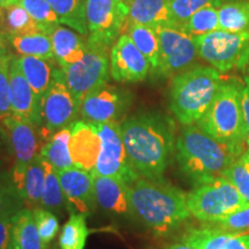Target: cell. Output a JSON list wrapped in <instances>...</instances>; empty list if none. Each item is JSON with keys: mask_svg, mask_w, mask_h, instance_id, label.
Segmentation results:
<instances>
[{"mask_svg": "<svg viewBox=\"0 0 249 249\" xmlns=\"http://www.w3.org/2000/svg\"><path fill=\"white\" fill-rule=\"evenodd\" d=\"M130 166L140 178L164 179L176 151V124L160 112H140L121 123Z\"/></svg>", "mask_w": 249, "mask_h": 249, "instance_id": "cell-1", "label": "cell"}, {"mask_svg": "<svg viewBox=\"0 0 249 249\" xmlns=\"http://www.w3.org/2000/svg\"><path fill=\"white\" fill-rule=\"evenodd\" d=\"M130 214L156 236L178 230L192 216L187 194L164 179L139 178L129 185Z\"/></svg>", "mask_w": 249, "mask_h": 249, "instance_id": "cell-2", "label": "cell"}, {"mask_svg": "<svg viewBox=\"0 0 249 249\" xmlns=\"http://www.w3.org/2000/svg\"><path fill=\"white\" fill-rule=\"evenodd\" d=\"M176 158L181 173L197 186L223 177L240 157L195 124L185 126L177 139Z\"/></svg>", "mask_w": 249, "mask_h": 249, "instance_id": "cell-3", "label": "cell"}, {"mask_svg": "<svg viewBox=\"0 0 249 249\" xmlns=\"http://www.w3.org/2000/svg\"><path fill=\"white\" fill-rule=\"evenodd\" d=\"M244 83L236 80L223 81L204 116L196 123L200 128L226 144L238 157L247 145V135L242 112Z\"/></svg>", "mask_w": 249, "mask_h": 249, "instance_id": "cell-4", "label": "cell"}, {"mask_svg": "<svg viewBox=\"0 0 249 249\" xmlns=\"http://www.w3.org/2000/svg\"><path fill=\"white\" fill-rule=\"evenodd\" d=\"M222 75L211 66H196L174 76L170 108L183 126L195 124L213 103L222 86Z\"/></svg>", "mask_w": 249, "mask_h": 249, "instance_id": "cell-5", "label": "cell"}, {"mask_svg": "<svg viewBox=\"0 0 249 249\" xmlns=\"http://www.w3.org/2000/svg\"><path fill=\"white\" fill-rule=\"evenodd\" d=\"M187 204L192 216L207 225L249 207L235 187L224 177L194 186L187 194Z\"/></svg>", "mask_w": 249, "mask_h": 249, "instance_id": "cell-6", "label": "cell"}, {"mask_svg": "<svg viewBox=\"0 0 249 249\" xmlns=\"http://www.w3.org/2000/svg\"><path fill=\"white\" fill-rule=\"evenodd\" d=\"M108 46L87 38V51L75 64L60 67L65 81L77 104L93 90L107 83L110 76Z\"/></svg>", "mask_w": 249, "mask_h": 249, "instance_id": "cell-7", "label": "cell"}, {"mask_svg": "<svg viewBox=\"0 0 249 249\" xmlns=\"http://www.w3.org/2000/svg\"><path fill=\"white\" fill-rule=\"evenodd\" d=\"M198 57L219 73L246 68L249 60V31L230 33L218 29L194 37Z\"/></svg>", "mask_w": 249, "mask_h": 249, "instance_id": "cell-8", "label": "cell"}, {"mask_svg": "<svg viewBox=\"0 0 249 249\" xmlns=\"http://www.w3.org/2000/svg\"><path fill=\"white\" fill-rule=\"evenodd\" d=\"M0 138L4 140L14 158L11 176L17 187L28 166L39 155L43 147L40 144V130L35 124L13 114L0 123Z\"/></svg>", "mask_w": 249, "mask_h": 249, "instance_id": "cell-9", "label": "cell"}, {"mask_svg": "<svg viewBox=\"0 0 249 249\" xmlns=\"http://www.w3.org/2000/svg\"><path fill=\"white\" fill-rule=\"evenodd\" d=\"M80 107L71 95L60 68H54L53 79L42 102L40 136L49 141L53 134L75 123Z\"/></svg>", "mask_w": 249, "mask_h": 249, "instance_id": "cell-10", "label": "cell"}, {"mask_svg": "<svg viewBox=\"0 0 249 249\" xmlns=\"http://www.w3.org/2000/svg\"><path fill=\"white\" fill-rule=\"evenodd\" d=\"M160 39V76H177L192 68L198 57L194 37L176 24L155 28Z\"/></svg>", "mask_w": 249, "mask_h": 249, "instance_id": "cell-11", "label": "cell"}, {"mask_svg": "<svg viewBox=\"0 0 249 249\" xmlns=\"http://www.w3.org/2000/svg\"><path fill=\"white\" fill-rule=\"evenodd\" d=\"M132 103L133 95L129 90L105 83L83 99L80 114L83 121L92 124L123 123Z\"/></svg>", "mask_w": 249, "mask_h": 249, "instance_id": "cell-12", "label": "cell"}, {"mask_svg": "<svg viewBox=\"0 0 249 249\" xmlns=\"http://www.w3.org/2000/svg\"><path fill=\"white\" fill-rule=\"evenodd\" d=\"M88 38L110 48L127 24L128 5L124 0H87Z\"/></svg>", "mask_w": 249, "mask_h": 249, "instance_id": "cell-13", "label": "cell"}, {"mask_svg": "<svg viewBox=\"0 0 249 249\" xmlns=\"http://www.w3.org/2000/svg\"><path fill=\"white\" fill-rule=\"evenodd\" d=\"M102 140L101 152L92 173L124 180L127 185L140 177L130 166L121 135V123L96 124Z\"/></svg>", "mask_w": 249, "mask_h": 249, "instance_id": "cell-14", "label": "cell"}, {"mask_svg": "<svg viewBox=\"0 0 249 249\" xmlns=\"http://www.w3.org/2000/svg\"><path fill=\"white\" fill-rule=\"evenodd\" d=\"M151 71L143 55L126 33L121 34L110 51V75L117 82L136 83L147 79Z\"/></svg>", "mask_w": 249, "mask_h": 249, "instance_id": "cell-15", "label": "cell"}, {"mask_svg": "<svg viewBox=\"0 0 249 249\" xmlns=\"http://www.w3.org/2000/svg\"><path fill=\"white\" fill-rule=\"evenodd\" d=\"M58 177L70 213L91 214L97 205L92 173L71 166L59 172Z\"/></svg>", "mask_w": 249, "mask_h": 249, "instance_id": "cell-16", "label": "cell"}, {"mask_svg": "<svg viewBox=\"0 0 249 249\" xmlns=\"http://www.w3.org/2000/svg\"><path fill=\"white\" fill-rule=\"evenodd\" d=\"M12 108L13 114L28 123L42 127V103L38 101L29 83L21 71L18 58L12 57L9 64Z\"/></svg>", "mask_w": 249, "mask_h": 249, "instance_id": "cell-17", "label": "cell"}, {"mask_svg": "<svg viewBox=\"0 0 249 249\" xmlns=\"http://www.w3.org/2000/svg\"><path fill=\"white\" fill-rule=\"evenodd\" d=\"M102 140L96 124L80 120L71 126L70 152L74 166L92 172L95 170Z\"/></svg>", "mask_w": 249, "mask_h": 249, "instance_id": "cell-18", "label": "cell"}, {"mask_svg": "<svg viewBox=\"0 0 249 249\" xmlns=\"http://www.w3.org/2000/svg\"><path fill=\"white\" fill-rule=\"evenodd\" d=\"M92 173V172H91ZM96 203L103 211L112 216L130 217L129 185L113 177L92 173Z\"/></svg>", "mask_w": 249, "mask_h": 249, "instance_id": "cell-19", "label": "cell"}, {"mask_svg": "<svg viewBox=\"0 0 249 249\" xmlns=\"http://www.w3.org/2000/svg\"><path fill=\"white\" fill-rule=\"evenodd\" d=\"M180 242L198 249H249V234H233L205 225L186 230Z\"/></svg>", "mask_w": 249, "mask_h": 249, "instance_id": "cell-20", "label": "cell"}, {"mask_svg": "<svg viewBox=\"0 0 249 249\" xmlns=\"http://www.w3.org/2000/svg\"><path fill=\"white\" fill-rule=\"evenodd\" d=\"M49 35L51 37L54 60L59 67L75 64L83 58L87 51V39L77 31L59 24Z\"/></svg>", "mask_w": 249, "mask_h": 249, "instance_id": "cell-21", "label": "cell"}, {"mask_svg": "<svg viewBox=\"0 0 249 249\" xmlns=\"http://www.w3.org/2000/svg\"><path fill=\"white\" fill-rule=\"evenodd\" d=\"M128 23L152 28L174 24L170 14L169 0H130L127 18Z\"/></svg>", "mask_w": 249, "mask_h": 249, "instance_id": "cell-22", "label": "cell"}, {"mask_svg": "<svg viewBox=\"0 0 249 249\" xmlns=\"http://www.w3.org/2000/svg\"><path fill=\"white\" fill-rule=\"evenodd\" d=\"M9 246L12 249H44L30 208L23 207L12 218Z\"/></svg>", "mask_w": 249, "mask_h": 249, "instance_id": "cell-23", "label": "cell"}, {"mask_svg": "<svg viewBox=\"0 0 249 249\" xmlns=\"http://www.w3.org/2000/svg\"><path fill=\"white\" fill-rule=\"evenodd\" d=\"M18 61L28 83L33 88L38 101L42 103L53 79L54 68L53 65H51L52 60L31 55H21L18 58Z\"/></svg>", "mask_w": 249, "mask_h": 249, "instance_id": "cell-24", "label": "cell"}, {"mask_svg": "<svg viewBox=\"0 0 249 249\" xmlns=\"http://www.w3.org/2000/svg\"><path fill=\"white\" fill-rule=\"evenodd\" d=\"M44 183L45 165L43 158L38 155L31 161V164L24 172L22 179L17 185L18 191L28 208L34 209V208L40 207Z\"/></svg>", "mask_w": 249, "mask_h": 249, "instance_id": "cell-25", "label": "cell"}, {"mask_svg": "<svg viewBox=\"0 0 249 249\" xmlns=\"http://www.w3.org/2000/svg\"><path fill=\"white\" fill-rule=\"evenodd\" d=\"M6 38L8 45L18 54L54 60L51 37L49 34L43 31H33V33L8 36Z\"/></svg>", "mask_w": 249, "mask_h": 249, "instance_id": "cell-26", "label": "cell"}, {"mask_svg": "<svg viewBox=\"0 0 249 249\" xmlns=\"http://www.w3.org/2000/svg\"><path fill=\"white\" fill-rule=\"evenodd\" d=\"M70 139L71 127H68L53 134L40 149V157L58 173L74 166L70 152Z\"/></svg>", "mask_w": 249, "mask_h": 249, "instance_id": "cell-27", "label": "cell"}, {"mask_svg": "<svg viewBox=\"0 0 249 249\" xmlns=\"http://www.w3.org/2000/svg\"><path fill=\"white\" fill-rule=\"evenodd\" d=\"M0 31L8 37L33 31H43V29L31 18L22 6L15 2L13 5L0 7Z\"/></svg>", "mask_w": 249, "mask_h": 249, "instance_id": "cell-28", "label": "cell"}, {"mask_svg": "<svg viewBox=\"0 0 249 249\" xmlns=\"http://www.w3.org/2000/svg\"><path fill=\"white\" fill-rule=\"evenodd\" d=\"M127 35H128L140 52L148 59L151 66V71L157 73L160 62V39L155 28L143 24L128 23L127 24Z\"/></svg>", "mask_w": 249, "mask_h": 249, "instance_id": "cell-29", "label": "cell"}, {"mask_svg": "<svg viewBox=\"0 0 249 249\" xmlns=\"http://www.w3.org/2000/svg\"><path fill=\"white\" fill-rule=\"evenodd\" d=\"M57 13L61 24L70 27L83 36H88L86 18L87 0H45Z\"/></svg>", "mask_w": 249, "mask_h": 249, "instance_id": "cell-30", "label": "cell"}, {"mask_svg": "<svg viewBox=\"0 0 249 249\" xmlns=\"http://www.w3.org/2000/svg\"><path fill=\"white\" fill-rule=\"evenodd\" d=\"M219 29L230 33L249 31V0L225 1L218 8Z\"/></svg>", "mask_w": 249, "mask_h": 249, "instance_id": "cell-31", "label": "cell"}, {"mask_svg": "<svg viewBox=\"0 0 249 249\" xmlns=\"http://www.w3.org/2000/svg\"><path fill=\"white\" fill-rule=\"evenodd\" d=\"M87 217L88 216L85 213H71L59 234L60 249H85L90 233L87 225Z\"/></svg>", "mask_w": 249, "mask_h": 249, "instance_id": "cell-32", "label": "cell"}, {"mask_svg": "<svg viewBox=\"0 0 249 249\" xmlns=\"http://www.w3.org/2000/svg\"><path fill=\"white\" fill-rule=\"evenodd\" d=\"M44 165L45 183L44 189H43L42 200H40V207L52 211L58 216H62L64 211L67 210V205L61 189L60 181H59L58 172L45 160Z\"/></svg>", "mask_w": 249, "mask_h": 249, "instance_id": "cell-33", "label": "cell"}, {"mask_svg": "<svg viewBox=\"0 0 249 249\" xmlns=\"http://www.w3.org/2000/svg\"><path fill=\"white\" fill-rule=\"evenodd\" d=\"M180 28L192 37L207 35L219 29L217 7H205L196 12Z\"/></svg>", "mask_w": 249, "mask_h": 249, "instance_id": "cell-34", "label": "cell"}, {"mask_svg": "<svg viewBox=\"0 0 249 249\" xmlns=\"http://www.w3.org/2000/svg\"><path fill=\"white\" fill-rule=\"evenodd\" d=\"M224 2V0H169V9L173 23L180 27L200 9L219 8Z\"/></svg>", "mask_w": 249, "mask_h": 249, "instance_id": "cell-35", "label": "cell"}, {"mask_svg": "<svg viewBox=\"0 0 249 249\" xmlns=\"http://www.w3.org/2000/svg\"><path fill=\"white\" fill-rule=\"evenodd\" d=\"M18 2L42 27L44 33L50 34L53 28L61 24L57 13L45 0H18Z\"/></svg>", "mask_w": 249, "mask_h": 249, "instance_id": "cell-36", "label": "cell"}, {"mask_svg": "<svg viewBox=\"0 0 249 249\" xmlns=\"http://www.w3.org/2000/svg\"><path fill=\"white\" fill-rule=\"evenodd\" d=\"M24 202L15 187L11 172H0V217L15 214L22 209Z\"/></svg>", "mask_w": 249, "mask_h": 249, "instance_id": "cell-37", "label": "cell"}, {"mask_svg": "<svg viewBox=\"0 0 249 249\" xmlns=\"http://www.w3.org/2000/svg\"><path fill=\"white\" fill-rule=\"evenodd\" d=\"M224 178H226L236 191L239 192L246 203L249 205V160L245 155L238 158L230 169L225 171L223 174Z\"/></svg>", "mask_w": 249, "mask_h": 249, "instance_id": "cell-38", "label": "cell"}, {"mask_svg": "<svg viewBox=\"0 0 249 249\" xmlns=\"http://www.w3.org/2000/svg\"><path fill=\"white\" fill-rule=\"evenodd\" d=\"M33 213L43 244L45 246L49 245L53 240L60 229L57 214L42 207L34 208Z\"/></svg>", "mask_w": 249, "mask_h": 249, "instance_id": "cell-39", "label": "cell"}, {"mask_svg": "<svg viewBox=\"0 0 249 249\" xmlns=\"http://www.w3.org/2000/svg\"><path fill=\"white\" fill-rule=\"evenodd\" d=\"M12 57L13 55L0 59V123L6 118L13 116L11 83H9V64Z\"/></svg>", "mask_w": 249, "mask_h": 249, "instance_id": "cell-40", "label": "cell"}, {"mask_svg": "<svg viewBox=\"0 0 249 249\" xmlns=\"http://www.w3.org/2000/svg\"><path fill=\"white\" fill-rule=\"evenodd\" d=\"M211 226L233 234H249V207L229 214Z\"/></svg>", "mask_w": 249, "mask_h": 249, "instance_id": "cell-41", "label": "cell"}, {"mask_svg": "<svg viewBox=\"0 0 249 249\" xmlns=\"http://www.w3.org/2000/svg\"><path fill=\"white\" fill-rule=\"evenodd\" d=\"M13 216L14 214H4V216L0 217V249L9 248Z\"/></svg>", "mask_w": 249, "mask_h": 249, "instance_id": "cell-42", "label": "cell"}, {"mask_svg": "<svg viewBox=\"0 0 249 249\" xmlns=\"http://www.w3.org/2000/svg\"><path fill=\"white\" fill-rule=\"evenodd\" d=\"M242 112L246 126V135H247V147L249 149V76L244 79V88H242Z\"/></svg>", "mask_w": 249, "mask_h": 249, "instance_id": "cell-43", "label": "cell"}, {"mask_svg": "<svg viewBox=\"0 0 249 249\" xmlns=\"http://www.w3.org/2000/svg\"><path fill=\"white\" fill-rule=\"evenodd\" d=\"M9 45L7 42V38L4 34L0 31V59H4L7 57H11V52H9Z\"/></svg>", "mask_w": 249, "mask_h": 249, "instance_id": "cell-44", "label": "cell"}, {"mask_svg": "<svg viewBox=\"0 0 249 249\" xmlns=\"http://www.w3.org/2000/svg\"><path fill=\"white\" fill-rule=\"evenodd\" d=\"M165 249H198V248H195V247H193V246L182 244V242L179 241V242H174V244L166 246Z\"/></svg>", "mask_w": 249, "mask_h": 249, "instance_id": "cell-45", "label": "cell"}, {"mask_svg": "<svg viewBox=\"0 0 249 249\" xmlns=\"http://www.w3.org/2000/svg\"><path fill=\"white\" fill-rule=\"evenodd\" d=\"M18 0H0V7L2 6H8V5H13L15 2H18Z\"/></svg>", "mask_w": 249, "mask_h": 249, "instance_id": "cell-46", "label": "cell"}, {"mask_svg": "<svg viewBox=\"0 0 249 249\" xmlns=\"http://www.w3.org/2000/svg\"><path fill=\"white\" fill-rule=\"evenodd\" d=\"M244 155L246 156V157H247L248 158V160H249V149H248V150L247 151H245L244 152Z\"/></svg>", "mask_w": 249, "mask_h": 249, "instance_id": "cell-47", "label": "cell"}, {"mask_svg": "<svg viewBox=\"0 0 249 249\" xmlns=\"http://www.w3.org/2000/svg\"><path fill=\"white\" fill-rule=\"evenodd\" d=\"M246 70H247V73H248V76H249V60H248L247 66H246Z\"/></svg>", "mask_w": 249, "mask_h": 249, "instance_id": "cell-48", "label": "cell"}, {"mask_svg": "<svg viewBox=\"0 0 249 249\" xmlns=\"http://www.w3.org/2000/svg\"><path fill=\"white\" fill-rule=\"evenodd\" d=\"M0 154H1V141H0ZM0 164H1V157H0Z\"/></svg>", "mask_w": 249, "mask_h": 249, "instance_id": "cell-49", "label": "cell"}, {"mask_svg": "<svg viewBox=\"0 0 249 249\" xmlns=\"http://www.w3.org/2000/svg\"><path fill=\"white\" fill-rule=\"evenodd\" d=\"M124 2H126V4H127V5H128V4H129V2H130V0H124Z\"/></svg>", "mask_w": 249, "mask_h": 249, "instance_id": "cell-50", "label": "cell"}]
</instances>
